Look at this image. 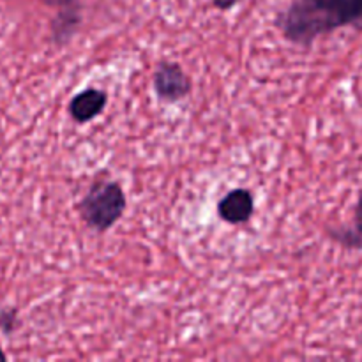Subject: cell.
I'll return each instance as SVG.
<instances>
[{
  "mask_svg": "<svg viewBox=\"0 0 362 362\" xmlns=\"http://www.w3.org/2000/svg\"><path fill=\"white\" fill-rule=\"evenodd\" d=\"M354 221H356V232L362 235V194L356 205V211H354Z\"/></svg>",
  "mask_w": 362,
  "mask_h": 362,
  "instance_id": "cell-7",
  "label": "cell"
},
{
  "mask_svg": "<svg viewBox=\"0 0 362 362\" xmlns=\"http://www.w3.org/2000/svg\"><path fill=\"white\" fill-rule=\"evenodd\" d=\"M0 361H6V354L2 352V349H0Z\"/></svg>",
  "mask_w": 362,
  "mask_h": 362,
  "instance_id": "cell-10",
  "label": "cell"
},
{
  "mask_svg": "<svg viewBox=\"0 0 362 362\" xmlns=\"http://www.w3.org/2000/svg\"><path fill=\"white\" fill-rule=\"evenodd\" d=\"M154 90L159 99L177 103L191 92V80L175 62H161L154 71Z\"/></svg>",
  "mask_w": 362,
  "mask_h": 362,
  "instance_id": "cell-3",
  "label": "cell"
},
{
  "mask_svg": "<svg viewBox=\"0 0 362 362\" xmlns=\"http://www.w3.org/2000/svg\"><path fill=\"white\" fill-rule=\"evenodd\" d=\"M78 209L87 226L103 233L122 218L126 211V193L119 182H94Z\"/></svg>",
  "mask_w": 362,
  "mask_h": 362,
  "instance_id": "cell-2",
  "label": "cell"
},
{
  "mask_svg": "<svg viewBox=\"0 0 362 362\" xmlns=\"http://www.w3.org/2000/svg\"><path fill=\"white\" fill-rule=\"evenodd\" d=\"M239 2H240V0H212L214 7H218V9H221V11L232 9V7L237 6Z\"/></svg>",
  "mask_w": 362,
  "mask_h": 362,
  "instance_id": "cell-9",
  "label": "cell"
},
{
  "mask_svg": "<svg viewBox=\"0 0 362 362\" xmlns=\"http://www.w3.org/2000/svg\"><path fill=\"white\" fill-rule=\"evenodd\" d=\"M41 2L48 4V6H57V7H73V6H78L80 0H41Z\"/></svg>",
  "mask_w": 362,
  "mask_h": 362,
  "instance_id": "cell-8",
  "label": "cell"
},
{
  "mask_svg": "<svg viewBox=\"0 0 362 362\" xmlns=\"http://www.w3.org/2000/svg\"><path fill=\"white\" fill-rule=\"evenodd\" d=\"M106 103H108V98L105 92L98 88H87L71 99L69 113L76 122H88L101 115L103 110L106 108Z\"/></svg>",
  "mask_w": 362,
  "mask_h": 362,
  "instance_id": "cell-5",
  "label": "cell"
},
{
  "mask_svg": "<svg viewBox=\"0 0 362 362\" xmlns=\"http://www.w3.org/2000/svg\"><path fill=\"white\" fill-rule=\"evenodd\" d=\"M255 212V198L250 189H232L218 204V214L230 225H243L250 221Z\"/></svg>",
  "mask_w": 362,
  "mask_h": 362,
  "instance_id": "cell-4",
  "label": "cell"
},
{
  "mask_svg": "<svg viewBox=\"0 0 362 362\" xmlns=\"http://www.w3.org/2000/svg\"><path fill=\"white\" fill-rule=\"evenodd\" d=\"M78 6L73 7H66L62 13L59 14L57 21H53V30H55V39L60 41V39H67L71 34H73L74 27L80 23V16L76 13Z\"/></svg>",
  "mask_w": 362,
  "mask_h": 362,
  "instance_id": "cell-6",
  "label": "cell"
},
{
  "mask_svg": "<svg viewBox=\"0 0 362 362\" xmlns=\"http://www.w3.org/2000/svg\"><path fill=\"white\" fill-rule=\"evenodd\" d=\"M276 23L288 41L310 48L318 35L336 28L362 30V0H293Z\"/></svg>",
  "mask_w": 362,
  "mask_h": 362,
  "instance_id": "cell-1",
  "label": "cell"
}]
</instances>
